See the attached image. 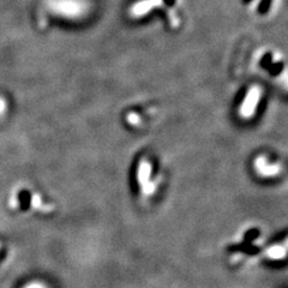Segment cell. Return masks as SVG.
Masks as SVG:
<instances>
[{"label":"cell","instance_id":"cell-2","mask_svg":"<svg viewBox=\"0 0 288 288\" xmlns=\"http://www.w3.org/2000/svg\"><path fill=\"white\" fill-rule=\"evenodd\" d=\"M137 180H138V185L140 186V190H142L143 195H152L154 188V184L150 182V177H152V165H150L149 161L147 160H142L139 162V167L138 171H137Z\"/></svg>","mask_w":288,"mask_h":288},{"label":"cell","instance_id":"cell-4","mask_svg":"<svg viewBox=\"0 0 288 288\" xmlns=\"http://www.w3.org/2000/svg\"><path fill=\"white\" fill-rule=\"evenodd\" d=\"M267 256L273 261H281L286 257V248L281 245H273L267 250Z\"/></svg>","mask_w":288,"mask_h":288},{"label":"cell","instance_id":"cell-5","mask_svg":"<svg viewBox=\"0 0 288 288\" xmlns=\"http://www.w3.org/2000/svg\"><path fill=\"white\" fill-rule=\"evenodd\" d=\"M270 4H271V0H262V3L258 6V12H261V14H265V12L269 10V8H270Z\"/></svg>","mask_w":288,"mask_h":288},{"label":"cell","instance_id":"cell-6","mask_svg":"<svg viewBox=\"0 0 288 288\" xmlns=\"http://www.w3.org/2000/svg\"><path fill=\"white\" fill-rule=\"evenodd\" d=\"M23 288H47L46 284L40 282V281H33V282L27 283Z\"/></svg>","mask_w":288,"mask_h":288},{"label":"cell","instance_id":"cell-8","mask_svg":"<svg viewBox=\"0 0 288 288\" xmlns=\"http://www.w3.org/2000/svg\"><path fill=\"white\" fill-rule=\"evenodd\" d=\"M0 249H2V244H0Z\"/></svg>","mask_w":288,"mask_h":288},{"label":"cell","instance_id":"cell-1","mask_svg":"<svg viewBox=\"0 0 288 288\" xmlns=\"http://www.w3.org/2000/svg\"><path fill=\"white\" fill-rule=\"evenodd\" d=\"M262 89L258 85H252L246 92L244 99L240 102L239 106V117L243 119H251L255 117L256 112L258 110V106L261 104Z\"/></svg>","mask_w":288,"mask_h":288},{"label":"cell","instance_id":"cell-3","mask_svg":"<svg viewBox=\"0 0 288 288\" xmlns=\"http://www.w3.org/2000/svg\"><path fill=\"white\" fill-rule=\"evenodd\" d=\"M255 169L261 177L273 178L280 174V165L276 162H271L267 156H258L255 160Z\"/></svg>","mask_w":288,"mask_h":288},{"label":"cell","instance_id":"cell-7","mask_svg":"<svg viewBox=\"0 0 288 288\" xmlns=\"http://www.w3.org/2000/svg\"><path fill=\"white\" fill-rule=\"evenodd\" d=\"M244 2H245V3H248V2H250V0H244Z\"/></svg>","mask_w":288,"mask_h":288}]
</instances>
